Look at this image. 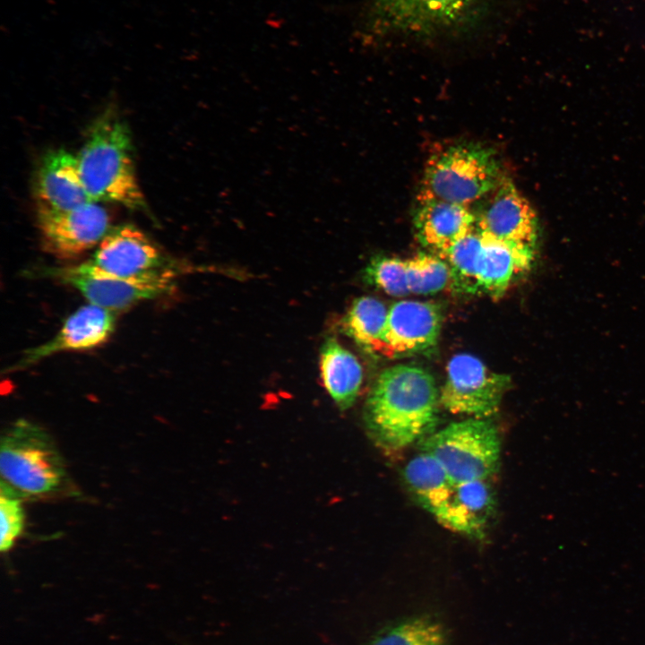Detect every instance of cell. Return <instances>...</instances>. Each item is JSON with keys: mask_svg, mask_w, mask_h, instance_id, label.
I'll use <instances>...</instances> for the list:
<instances>
[{"mask_svg": "<svg viewBox=\"0 0 645 645\" xmlns=\"http://www.w3.org/2000/svg\"><path fill=\"white\" fill-rule=\"evenodd\" d=\"M439 404L440 390L427 370L412 365L389 367L367 396V432L380 448L400 451L434 432Z\"/></svg>", "mask_w": 645, "mask_h": 645, "instance_id": "1", "label": "cell"}, {"mask_svg": "<svg viewBox=\"0 0 645 645\" xmlns=\"http://www.w3.org/2000/svg\"><path fill=\"white\" fill-rule=\"evenodd\" d=\"M79 173L93 202H108L139 210L145 207L137 182L127 125L114 110L92 124L76 156Z\"/></svg>", "mask_w": 645, "mask_h": 645, "instance_id": "2", "label": "cell"}, {"mask_svg": "<svg viewBox=\"0 0 645 645\" xmlns=\"http://www.w3.org/2000/svg\"><path fill=\"white\" fill-rule=\"evenodd\" d=\"M493 0H368L364 30L377 38L465 36L488 17Z\"/></svg>", "mask_w": 645, "mask_h": 645, "instance_id": "3", "label": "cell"}, {"mask_svg": "<svg viewBox=\"0 0 645 645\" xmlns=\"http://www.w3.org/2000/svg\"><path fill=\"white\" fill-rule=\"evenodd\" d=\"M0 472L2 480L22 495L53 493L65 477L63 459L49 434L24 418L2 434Z\"/></svg>", "mask_w": 645, "mask_h": 645, "instance_id": "4", "label": "cell"}, {"mask_svg": "<svg viewBox=\"0 0 645 645\" xmlns=\"http://www.w3.org/2000/svg\"><path fill=\"white\" fill-rule=\"evenodd\" d=\"M503 176L492 149L458 143L429 159L419 194L469 206L491 194Z\"/></svg>", "mask_w": 645, "mask_h": 645, "instance_id": "5", "label": "cell"}, {"mask_svg": "<svg viewBox=\"0 0 645 645\" xmlns=\"http://www.w3.org/2000/svg\"><path fill=\"white\" fill-rule=\"evenodd\" d=\"M421 452L434 457L454 482L489 480L499 469L501 443L492 421L469 417L424 438Z\"/></svg>", "mask_w": 645, "mask_h": 645, "instance_id": "6", "label": "cell"}, {"mask_svg": "<svg viewBox=\"0 0 645 645\" xmlns=\"http://www.w3.org/2000/svg\"><path fill=\"white\" fill-rule=\"evenodd\" d=\"M37 273L71 286L90 304L116 313L171 294L176 288L175 277L121 278L104 273L87 262L73 266L42 267Z\"/></svg>", "mask_w": 645, "mask_h": 645, "instance_id": "7", "label": "cell"}, {"mask_svg": "<svg viewBox=\"0 0 645 645\" xmlns=\"http://www.w3.org/2000/svg\"><path fill=\"white\" fill-rule=\"evenodd\" d=\"M510 383L508 374L492 371L477 357L457 354L447 364L440 404L453 414L487 418L498 411Z\"/></svg>", "mask_w": 645, "mask_h": 645, "instance_id": "8", "label": "cell"}, {"mask_svg": "<svg viewBox=\"0 0 645 645\" xmlns=\"http://www.w3.org/2000/svg\"><path fill=\"white\" fill-rule=\"evenodd\" d=\"M95 269L121 278L176 277L183 265L167 257L139 228L131 224L111 228L86 261Z\"/></svg>", "mask_w": 645, "mask_h": 645, "instance_id": "9", "label": "cell"}, {"mask_svg": "<svg viewBox=\"0 0 645 645\" xmlns=\"http://www.w3.org/2000/svg\"><path fill=\"white\" fill-rule=\"evenodd\" d=\"M37 221L44 249L71 259L98 245L111 229L110 216L98 202L73 210H37Z\"/></svg>", "mask_w": 645, "mask_h": 645, "instance_id": "10", "label": "cell"}, {"mask_svg": "<svg viewBox=\"0 0 645 645\" xmlns=\"http://www.w3.org/2000/svg\"><path fill=\"white\" fill-rule=\"evenodd\" d=\"M477 217V228L510 245L534 250L538 238V219L529 201L512 181L503 176Z\"/></svg>", "mask_w": 645, "mask_h": 645, "instance_id": "11", "label": "cell"}, {"mask_svg": "<svg viewBox=\"0 0 645 645\" xmlns=\"http://www.w3.org/2000/svg\"><path fill=\"white\" fill-rule=\"evenodd\" d=\"M116 314L90 303L79 307L65 319L52 339L26 350L7 372L22 370L57 353L99 347L115 331Z\"/></svg>", "mask_w": 645, "mask_h": 645, "instance_id": "12", "label": "cell"}, {"mask_svg": "<svg viewBox=\"0 0 645 645\" xmlns=\"http://www.w3.org/2000/svg\"><path fill=\"white\" fill-rule=\"evenodd\" d=\"M495 494L487 480L452 481L428 512L444 527L481 538L494 514Z\"/></svg>", "mask_w": 645, "mask_h": 645, "instance_id": "13", "label": "cell"}, {"mask_svg": "<svg viewBox=\"0 0 645 645\" xmlns=\"http://www.w3.org/2000/svg\"><path fill=\"white\" fill-rule=\"evenodd\" d=\"M443 314L431 302L402 300L389 308L385 331L388 357L431 349L441 331Z\"/></svg>", "mask_w": 645, "mask_h": 645, "instance_id": "14", "label": "cell"}, {"mask_svg": "<svg viewBox=\"0 0 645 645\" xmlns=\"http://www.w3.org/2000/svg\"><path fill=\"white\" fill-rule=\"evenodd\" d=\"M37 210L63 211L92 202L82 184L77 159L52 150L40 159L33 178Z\"/></svg>", "mask_w": 645, "mask_h": 645, "instance_id": "15", "label": "cell"}, {"mask_svg": "<svg viewBox=\"0 0 645 645\" xmlns=\"http://www.w3.org/2000/svg\"><path fill=\"white\" fill-rule=\"evenodd\" d=\"M477 224L469 206L419 194L414 214L418 241L443 258Z\"/></svg>", "mask_w": 645, "mask_h": 645, "instance_id": "16", "label": "cell"}, {"mask_svg": "<svg viewBox=\"0 0 645 645\" xmlns=\"http://www.w3.org/2000/svg\"><path fill=\"white\" fill-rule=\"evenodd\" d=\"M480 233L483 246L478 270L479 292L499 297L514 280L529 270L535 251L515 247Z\"/></svg>", "mask_w": 645, "mask_h": 645, "instance_id": "17", "label": "cell"}, {"mask_svg": "<svg viewBox=\"0 0 645 645\" xmlns=\"http://www.w3.org/2000/svg\"><path fill=\"white\" fill-rule=\"evenodd\" d=\"M320 369L323 385L339 408L351 407L363 382V370L357 357L330 338L321 350Z\"/></svg>", "mask_w": 645, "mask_h": 645, "instance_id": "18", "label": "cell"}, {"mask_svg": "<svg viewBox=\"0 0 645 645\" xmlns=\"http://www.w3.org/2000/svg\"><path fill=\"white\" fill-rule=\"evenodd\" d=\"M388 313L389 309L380 300L358 297L343 318V331L368 353L388 357L385 344Z\"/></svg>", "mask_w": 645, "mask_h": 645, "instance_id": "19", "label": "cell"}, {"mask_svg": "<svg viewBox=\"0 0 645 645\" xmlns=\"http://www.w3.org/2000/svg\"><path fill=\"white\" fill-rule=\"evenodd\" d=\"M366 645H449L443 624L428 615L402 617L379 629Z\"/></svg>", "mask_w": 645, "mask_h": 645, "instance_id": "20", "label": "cell"}, {"mask_svg": "<svg viewBox=\"0 0 645 645\" xmlns=\"http://www.w3.org/2000/svg\"><path fill=\"white\" fill-rule=\"evenodd\" d=\"M482 236L476 227L443 257L451 272V284L457 291L479 292L478 270L482 253Z\"/></svg>", "mask_w": 645, "mask_h": 645, "instance_id": "21", "label": "cell"}, {"mask_svg": "<svg viewBox=\"0 0 645 645\" xmlns=\"http://www.w3.org/2000/svg\"><path fill=\"white\" fill-rule=\"evenodd\" d=\"M403 477L417 503L427 510L453 480L431 455L421 452L405 466Z\"/></svg>", "mask_w": 645, "mask_h": 645, "instance_id": "22", "label": "cell"}, {"mask_svg": "<svg viewBox=\"0 0 645 645\" xmlns=\"http://www.w3.org/2000/svg\"><path fill=\"white\" fill-rule=\"evenodd\" d=\"M407 267L410 293L434 294L451 283L448 263L437 255L420 253L407 260Z\"/></svg>", "mask_w": 645, "mask_h": 645, "instance_id": "23", "label": "cell"}, {"mask_svg": "<svg viewBox=\"0 0 645 645\" xmlns=\"http://www.w3.org/2000/svg\"><path fill=\"white\" fill-rule=\"evenodd\" d=\"M366 280L393 297H403L409 292L407 260L398 257L378 256L366 268Z\"/></svg>", "mask_w": 645, "mask_h": 645, "instance_id": "24", "label": "cell"}, {"mask_svg": "<svg viewBox=\"0 0 645 645\" xmlns=\"http://www.w3.org/2000/svg\"><path fill=\"white\" fill-rule=\"evenodd\" d=\"M22 496L17 490L1 480L0 484V517L1 534L0 550L6 552L12 548L20 537L24 526V510Z\"/></svg>", "mask_w": 645, "mask_h": 645, "instance_id": "25", "label": "cell"}]
</instances>
